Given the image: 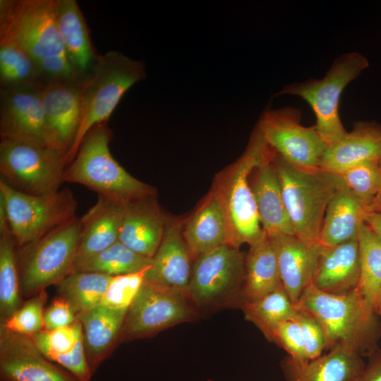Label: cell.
I'll use <instances>...</instances> for the list:
<instances>
[{
    "label": "cell",
    "instance_id": "cell-1",
    "mask_svg": "<svg viewBox=\"0 0 381 381\" xmlns=\"http://www.w3.org/2000/svg\"><path fill=\"white\" fill-rule=\"evenodd\" d=\"M0 39L23 49L45 83L78 78L58 29L56 0H1Z\"/></svg>",
    "mask_w": 381,
    "mask_h": 381
},
{
    "label": "cell",
    "instance_id": "cell-2",
    "mask_svg": "<svg viewBox=\"0 0 381 381\" xmlns=\"http://www.w3.org/2000/svg\"><path fill=\"white\" fill-rule=\"evenodd\" d=\"M296 308L318 321L325 336L326 349L343 346L368 356L376 349L380 334L376 313L356 289L344 294H329L311 284Z\"/></svg>",
    "mask_w": 381,
    "mask_h": 381
},
{
    "label": "cell",
    "instance_id": "cell-3",
    "mask_svg": "<svg viewBox=\"0 0 381 381\" xmlns=\"http://www.w3.org/2000/svg\"><path fill=\"white\" fill-rule=\"evenodd\" d=\"M146 77L145 65L114 50L97 55L91 69L79 79L80 118L65 163L71 164L87 133L105 123L123 95Z\"/></svg>",
    "mask_w": 381,
    "mask_h": 381
},
{
    "label": "cell",
    "instance_id": "cell-4",
    "mask_svg": "<svg viewBox=\"0 0 381 381\" xmlns=\"http://www.w3.org/2000/svg\"><path fill=\"white\" fill-rule=\"evenodd\" d=\"M274 164L294 234L308 244H318L327 205L344 184L341 174L299 168L277 153Z\"/></svg>",
    "mask_w": 381,
    "mask_h": 381
},
{
    "label": "cell",
    "instance_id": "cell-5",
    "mask_svg": "<svg viewBox=\"0 0 381 381\" xmlns=\"http://www.w3.org/2000/svg\"><path fill=\"white\" fill-rule=\"evenodd\" d=\"M111 138L106 122L94 126L65 169L64 181L82 184L98 195L124 203L153 196L151 186L132 176L113 158L109 147Z\"/></svg>",
    "mask_w": 381,
    "mask_h": 381
},
{
    "label": "cell",
    "instance_id": "cell-6",
    "mask_svg": "<svg viewBox=\"0 0 381 381\" xmlns=\"http://www.w3.org/2000/svg\"><path fill=\"white\" fill-rule=\"evenodd\" d=\"M267 148L256 128L245 152L221 174L214 187L226 214L229 245L237 248L253 244L264 232L249 178Z\"/></svg>",
    "mask_w": 381,
    "mask_h": 381
},
{
    "label": "cell",
    "instance_id": "cell-7",
    "mask_svg": "<svg viewBox=\"0 0 381 381\" xmlns=\"http://www.w3.org/2000/svg\"><path fill=\"white\" fill-rule=\"evenodd\" d=\"M369 66L368 59L358 52H348L337 58L321 79H309L284 86L277 95L301 97L313 109L315 125L329 146L347 131L339 116V101L345 87Z\"/></svg>",
    "mask_w": 381,
    "mask_h": 381
},
{
    "label": "cell",
    "instance_id": "cell-8",
    "mask_svg": "<svg viewBox=\"0 0 381 381\" xmlns=\"http://www.w3.org/2000/svg\"><path fill=\"white\" fill-rule=\"evenodd\" d=\"M0 195L6 205L11 234L21 248L75 217L77 202L68 188L30 195L14 188L1 179Z\"/></svg>",
    "mask_w": 381,
    "mask_h": 381
},
{
    "label": "cell",
    "instance_id": "cell-9",
    "mask_svg": "<svg viewBox=\"0 0 381 381\" xmlns=\"http://www.w3.org/2000/svg\"><path fill=\"white\" fill-rule=\"evenodd\" d=\"M80 219L75 217L37 241L23 247L20 288L35 295L71 274L78 250Z\"/></svg>",
    "mask_w": 381,
    "mask_h": 381
},
{
    "label": "cell",
    "instance_id": "cell-10",
    "mask_svg": "<svg viewBox=\"0 0 381 381\" xmlns=\"http://www.w3.org/2000/svg\"><path fill=\"white\" fill-rule=\"evenodd\" d=\"M65 154L49 146L11 139L0 143V170L17 190L42 195L64 181Z\"/></svg>",
    "mask_w": 381,
    "mask_h": 381
},
{
    "label": "cell",
    "instance_id": "cell-11",
    "mask_svg": "<svg viewBox=\"0 0 381 381\" xmlns=\"http://www.w3.org/2000/svg\"><path fill=\"white\" fill-rule=\"evenodd\" d=\"M300 109L286 107L264 112L256 127L267 144L287 162L305 169H320L328 145L315 126L301 123Z\"/></svg>",
    "mask_w": 381,
    "mask_h": 381
},
{
    "label": "cell",
    "instance_id": "cell-12",
    "mask_svg": "<svg viewBox=\"0 0 381 381\" xmlns=\"http://www.w3.org/2000/svg\"><path fill=\"white\" fill-rule=\"evenodd\" d=\"M187 294L179 290L143 282L129 306L121 339H137L190 321L195 316Z\"/></svg>",
    "mask_w": 381,
    "mask_h": 381
},
{
    "label": "cell",
    "instance_id": "cell-13",
    "mask_svg": "<svg viewBox=\"0 0 381 381\" xmlns=\"http://www.w3.org/2000/svg\"><path fill=\"white\" fill-rule=\"evenodd\" d=\"M245 259L239 248L229 244L200 255L192 266L188 298L206 306L232 295L244 283Z\"/></svg>",
    "mask_w": 381,
    "mask_h": 381
},
{
    "label": "cell",
    "instance_id": "cell-14",
    "mask_svg": "<svg viewBox=\"0 0 381 381\" xmlns=\"http://www.w3.org/2000/svg\"><path fill=\"white\" fill-rule=\"evenodd\" d=\"M0 381H80L46 358L31 337L0 326Z\"/></svg>",
    "mask_w": 381,
    "mask_h": 381
},
{
    "label": "cell",
    "instance_id": "cell-15",
    "mask_svg": "<svg viewBox=\"0 0 381 381\" xmlns=\"http://www.w3.org/2000/svg\"><path fill=\"white\" fill-rule=\"evenodd\" d=\"M41 86L21 85L0 88L1 139L49 146Z\"/></svg>",
    "mask_w": 381,
    "mask_h": 381
},
{
    "label": "cell",
    "instance_id": "cell-16",
    "mask_svg": "<svg viewBox=\"0 0 381 381\" xmlns=\"http://www.w3.org/2000/svg\"><path fill=\"white\" fill-rule=\"evenodd\" d=\"M79 79L52 80L41 86L48 145L65 155L80 122Z\"/></svg>",
    "mask_w": 381,
    "mask_h": 381
},
{
    "label": "cell",
    "instance_id": "cell-17",
    "mask_svg": "<svg viewBox=\"0 0 381 381\" xmlns=\"http://www.w3.org/2000/svg\"><path fill=\"white\" fill-rule=\"evenodd\" d=\"M274 248L282 286L296 307L306 289L313 283L323 247L310 245L296 235L270 237Z\"/></svg>",
    "mask_w": 381,
    "mask_h": 381
},
{
    "label": "cell",
    "instance_id": "cell-18",
    "mask_svg": "<svg viewBox=\"0 0 381 381\" xmlns=\"http://www.w3.org/2000/svg\"><path fill=\"white\" fill-rule=\"evenodd\" d=\"M276 152L269 145L253 172L250 183L262 229L270 237L295 235L286 210L274 164Z\"/></svg>",
    "mask_w": 381,
    "mask_h": 381
},
{
    "label": "cell",
    "instance_id": "cell-19",
    "mask_svg": "<svg viewBox=\"0 0 381 381\" xmlns=\"http://www.w3.org/2000/svg\"><path fill=\"white\" fill-rule=\"evenodd\" d=\"M181 223L167 222L162 240L145 272L144 282L187 294L193 259Z\"/></svg>",
    "mask_w": 381,
    "mask_h": 381
},
{
    "label": "cell",
    "instance_id": "cell-20",
    "mask_svg": "<svg viewBox=\"0 0 381 381\" xmlns=\"http://www.w3.org/2000/svg\"><path fill=\"white\" fill-rule=\"evenodd\" d=\"M125 204L98 195L96 203L80 219V240L71 272L119 241Z\"/></svg>",
    "mask_w": 381,
    "mask_h": 381
},
{
    "label": "cell",
    "instance_id": "cell-21",
    "mask_svg": "<svg viewBox=\"0 0 381 381\" xmlns=\"http://www.w3.org/2000/svg\"><path fill=\"white\" fill-rule=\"evenodd\" d=\"M152 196L125 204L119 241L134 252L152 258L162 240L167 220Z\"/></svg>",
    "mask_w": 381,
    "mask_h": 381
},
{
    "label": "cell",
    "instance_id": "cell-22",
    "mask_svg": "<svg viewBox=\"0 0 381 381\" xmlns=\"http://www.w3.org/2000/svg\"><path fill=\"white\" fill-rule=\"evenodd\" d=\"M381 160V123L358 121L339 140L327 147L320 168L341 173L363 163Z\"/></svg>",
    "mask_w": 381,
    "mask_h": 381
},
{
    "label": "cell",
    "instance_id": "cell-23",
    "mask_svg": "<svg viewBox=\"0 0 381 381\" xmlns=\"http://www.w3.org/2000/svg\"><path fill=\"white\" fill-rule=\"evenodd\" d=\"M365 366L360 353L336 346L327 353L306 361L289 357L283 369L288 381H358Z\"/></svg>",
    "mask_w": 381,
    "mask_h": 381
},
{
    "label": "cell",
    "instance_id": "cell-24",
    "mask_svg": "<svg viewBox=\"0 0 381 381\" xmlns=\"http://www.w3.org/2000/svg\"><path fill=\"white\" fill-rule=\"evenodd\" d=\"M128 309H114L99 304L77 316L82 326L87 360L92 375L120 340Z\"/></svg>",
    "mask_w": 381,
    "mask_h": 381
},
{
    "label": "cell",
    "instance_id": "cell-25",
    "mask_svg": "<svg viewBox=\"0 0 381 381\" xmlns=\"http://www.w3.org/2000/svg\"><path fill=\"white\" fill-rule=\"evenodd\" d=\"M359 275L357 236L332 247H323L312 284L324 292L344 294L356 288Z\"/></svg>",
    "mask_w": 381,
    "mask_h": 381
},
{
    "label": "cell",
    "instance_id": "cell-26",
    "mask_svg": "<svg viewBox=\"0 0 381 381\" xmlns=\"http://www.w3.org/2000/svg\"><path fill=\"white\" fill-rule=\"evenodd\" d=\"M183 236L194 260L208 251L229 244L226 214L214 188L186 224Z\"/></svg>",
    "mask_w": 381,
    "mask_h": 381
},
{
    "label": "cell",
    "instance_id": "cell-27",
    "mask_svg": "<svg viewBox=\"0 0 381 381\" xmlns=\"http://www.w3.org/2000/svg\"><path fill=\"white\" fill-rule=\"evenodd\" d=\"M56 23L68 61L75 75L92 67L97 55L91 44L87 25L75 0H56Z\"/></svg>",
    "mask_w": 381,
    "mask_h": 381
},
{
    "label": "cell",
    "instance_id": "cell-28",
    "mask_svg": "<svg viewBox=\"0 0 381 381\" xmlns=\"http://www.w3.org/2000/svg\"><path fill=\"white\" fill-rule=\"evenodd\" d=\"M365 213L364 207L344 183L327 205L318 243L328 248L357 237Z\"/></svg>",
    "mask_w": 381,
    "mask_h": 381
},
{
    "label": "cell",
    "instance_id": "cell-29",
    "mask_svg": "<svg viewBox=\"0 0 381 381\" xmlns=\"http://www.w3.org/2000/svg\"><path fill=\"white\" fill-rule=\"evenodd\" d=\"M282 286L276 253L270 237L264 231L250 245L245 259L243 303L258 300Z\"/></svg>",
    "mask_w": 381,
    "mask_h": 381
},
{
    "label": "cell",
    "instance_id": "cell-30",
    "mask_svg": "<svg viewBox=\"0 0 381 381\" xmlns=\"http://www.w3.org/2000/svg\"><path fill=\"white\" fill-rule=\"evenodd\" d=\"M112 277L99 272H74L56 284L57 291L78 316L101 303Z\"/></svg>",
    "mask_w": 381,
    "mask_h": 381
},
{
    "label": "cell",
    "instance_id": "cell-31",
    "mask_svg": "<svg viewBox=\"0 0 381 381\" xmlns=\"http://www.w3.org/2000/svg\"><path fill=\"white\" fill-rule=\"evenodd\" d=\"M358 240L360 275L356 289L374 308L381 291V238L364 222Z\"/></svg>",
    "mask_w": 381,
    "mask_h": 381
},
{
    "label": "cell",
    "instance_id": "cell-32",
    "mask_svg": "<svg viewBox=\"0 0 381 381\" xmlns=\"http://www.w3.org/2000/svg\"><path fill=\"white\" fill-rule=\"evenodd\" d=\"M243 308L246 318L271 341L278 325L294 320L298 312L283 286L258 300L243 303Z\"/></svg>",
    "mask_w": 381,
    "mask_h": 381
},
{
    "label": "cell",
    "instance_id": "cell-33",
    "mask_svg": "<svg viewBox=\"0 0 381 381\" xmlns=\"http://www.w3.org/2000/svg\"><path fill=\"white\" fill-rule=\"evenodd\" d=\"M16 242L10 229L0 234V318L6 322L21 306Z\"/></svg>",
    "mask_w": 381,
    "mask_h": 381
},
{
    "label": "cell",
    "instance_id": "cell-34",
    "mask_svg": "<svg viewBox=\"0 0 381 381\" xmlns=\"http://www.w3.org/2000/svg\"><path fill=\"white\" fill-rule=\"evenodd\" d=\"M152 261V258L134 252L118 241L82 263L73 272H92L117 276L146 270L150 267Z\"/></svg>",
    "mask_w": 381,
    "mask_h": 381
},
{
    "label": "cell",
    "instance_id": "cell-35",
    "mask_svg": "<svg viewBox=\"0 0 381 381\" xmlns=\"http://www.w3.org/2000/svg\"><path fill=\"white\" fill-rule=\"evenodd\" d=\"M45 83L32 59L16 44L0 39L1 87L13 85H41Z\"/></svg>",
    "mask_w": 381,
    "mask_h": 381
},
{
    "label": "cell",
    "instance_id": "cell-36",
    "mask_svg": "<svg viewBox=\"0 0 381 381\" xmlns=\"http://www.w3.org/2000/svg\"><path fill=\"white\" fill-rule=\"evenodd\" d=\"M339 174L344 184L368 212L380 187V161L357 164Z\"/></svg>",
    "mask_w": 381,
    "mask_h": 381
},
{
    "label": "cell",
    "instance_id": "cell-37",
    "mask_svg": "<svg viewBox=\"0 0 381 381\" xmlns=\"http://www.w3.org/2000/svg\"><path fill=\"white\" fill-rule=\"evenodd\" d=\"M40 351L52 362L59 356L70 353L83 337L80 322L52 330L42 329L30 336Z\"/></svg>",
    "mask_w": 381,
    "mask_h": 381
},
{
    "label": "cell",
    "instance_id": "cell-38",
    "mask_svg": "<svg viewBox=\"0 0 381 381\" xmlns=\"http://www.w3.org/2000/svg\"><path fill=\"white\" fill-rule=\"evenodd\" d=\"M46 294L42 291L27 301L4 323L9 330L32 336L44 329V306Z\"/></svg>",
    "mask_w": 381,
    "mask_h": 381
},
{
    "label": "cell",
    "instance_id": "cell-39",
    "mask_svg": "<svg viewBox=\"0 0 381 381\" xmlns=\"http://www.w3.org/2000/svg\"><path fill=\"white\" fill-rule=\"evenodd\" d=\"M147 270L113 276L100 304L114 309H128L143 284Z\"/></svg>",
    "mask_w": 381,
    "mask_h": 381
},
{
    "label": "cell",
    "instance_id": "cell-40",
    "mask_svg": "<svg viewBox=\"0 0 381 381\" xmlns=\"http://www.w3.org/2000/svg\"><path fill=\"white\" fill-rule=\"evenodd\" d=\"M295 320L298 323L303 335L307 360L322 355L326 349V339L318 321L307 312L298 310Z\"/></svg>",
    "mask_w": 381,
    "mask_h": 381
},
{
    "label": "cell",
    "instance_id": "cell-41",
    "mask_svg": "<svg viewBox=\"0 0 381 381\" xmlns=\"http://www.w3.org/2000/svg\"><path fill=\"white\" fill-rule=\"evenodd\" d=\"M272 341L279 344L293 360L308 361L301 327L295 319L278 325L273 332Z\"/></svg>",
    "mask_w": 381,
    "mask_h": 381
},
{
    "label": "cell",
    "instance_id": "cell-42",
    "mask_svg": "<svg viewBox=\"0 0 381 381\" xmlns=\"http://www.w3.org/2000/svg\"><path fill=\"white\" fill-rule=\"evenodd\" d=\"M77 315L69 303L59 297L54 299L44 312V329L52 330L72 325Z\"/></svg>",
    "mask_w": 381,
    "mask_h": 381
},
{
    "label": "cell",
    "instance_id": "cell-43",
    "mask_svg": "<svg viewBox=\"0 0 381 381\" xmlns=\"http://www.w3.org/2000/svg\"><path fill=\"white\" fill-rule=\"evenodd\" d=\"M368 357L358 381H381V349H375Z\"/></svg>",
    "mask_w": 381,
    "mask_h": 381
},
{
    "label": "cell",
    "instance_id": "cell-44",
    "mask_svg": "<svg viewBox=\"0 0 381 381\" xmlns=\"http://www.w3.org/2000/svg\"><path fill=\"white\" fill-rule=\"evenodd\" d=\"M364 222L381 238V214L366 212Z\"/></svg>",
    "mask_w": 381,
    "mask_h": 381
},
{
    "label": "cell",
    "instance_id": "cell-45",
    "mask_svg": "<svg viewBox=\"0 0 381 381\" xmlns=\"http://www.w3.org/2000/svg\"><path fill=\"white\" fill-rule=\"evenodd\" d=\"M380 167L381 170V160L380 161ZM368 212H377L381 214V183L378 193L375 198L373 205Z\"/></svg>",
    "mask_w": 381,
    "mask_h": 381
},
{
    "label": "cell",
    "instance_id": "cell-46",
    "mask_svg": "<svg viewBox=\"0 0 381 381\" xmlns=\"http://www.w3.org/2000/svg\"><path fill=\"white\" fill-rule=\"evenodd\" d=\"M374 310L376 314L381 317V291L380 292L375 302Z\"/></svg>",
    "mask_w": 381,
    "mask_h": 381
},
{
    "label": "cell",
    "instance_id": "cell-47",
    "mask_svg": "<svg viewBox=\"0 0 381 381\" xmlns=\"http://www.w3.org/2000/svg\"><path fill=\"white\" fill-rule=\"evenodd\" d=\"M207 381H213V380H208Z\"/></svg>",
    "mask_w": 381,
    "mask_h": 381
}]
</instances>
